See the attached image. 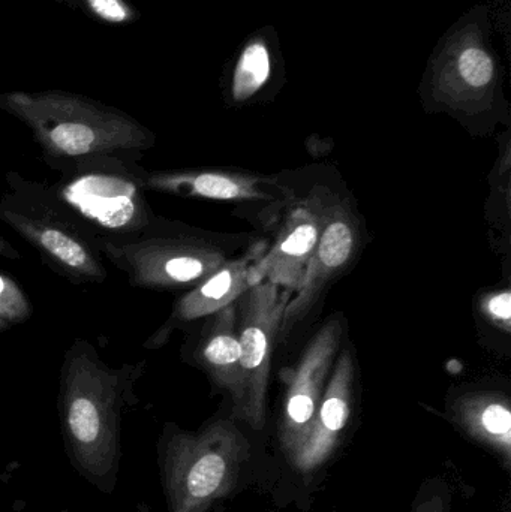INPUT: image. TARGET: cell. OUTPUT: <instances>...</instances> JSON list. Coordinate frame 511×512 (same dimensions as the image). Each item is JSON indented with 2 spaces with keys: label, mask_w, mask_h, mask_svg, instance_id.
I'll return each instance as SVG.
<instances>
[{
  "label": "cell",
  "mask_w": 511,
  "mask_h": 512,
  "mask_svg": "<svg viewBox=\"0 0 511 512\" xmlns=\"http://www.w3.org/2000/svg\"><path fill=\"white\" fill-rule=\"evenodd\" d=\"M251 441L233 417L188 432L168 423L159 439V469L170 512H207L248 478Z\"/></svg>",
  "instance_id": "cell-4"
},
{
  "label": "cell",
  "mask_w": 511,
  "mask_h": 512,
  "mask_svg": "<svg viewBox=\"0 0 511 512\" xmlns=\"http://www.w3.org/2000/svg\"><path fill=\"white\" fill-rule=\"evenodd\" d=\"M410 512H452V490L441 478H431L422 487Z\"/></svg>",
  "instance_id": "cell-20"
},
{
  "label": "cell",
  "mask_w": 511,
  "mask_h": 512,
  "mask_svg": "<svg viewBox=\"0 0 511 512\" xmlns=\"http://www.w3.org/2000/svg\"><path fill=\"white\" fill-rule=\"evenodd\" d=\"M0 110L32 132L42 159L54 171L101 155L143 158L156 134L125 111L65 90L0 93Z\"/></svg>",
  "instance_id": "cell-3"
},
{
  "label": "cell",
  "mask_w": 511,
  "mask_h": 512,
  "mask_svg": "<svg viewBox=\"0 0 511 512\" xmlns=\"http://www.w3.org/2000/svg\"><path fill=\"white\" fill-rule=\"evenodd\" d=\"M9 328L11 327H9L8 324H5V322L0 321V333H3V331H8Z\"/></svg>",
  "instance_id": "cell-24"
},
{
  "label": "cell",
  "mask_w": 511,
  "mask_h": 512,
  "mask_svg": "<svg viewBox=\"0 0 511 512\" xmlns=\"http://www.w3.org/2000/svg\"><path fill=\"white\" fill-rule=\"evenodd\" d=\"M324 222V204L303 201L288 213L272 245L254 265L255 282H270L296 292L317 246Z\"/></svg>",
  "instance_id": "cell-14"
},
{
  "label": "cell",
  "mask_w": 511,
  "mask_h": 512,
  "mask_svg": "<svg viewBox=\"0 0 511 512\" xmlns=\"http://www.w3.org/2000/svg\"><path fill=\"white\" fill-rule=\"evenodd\" d=\"M146 189L176 197L237 203H273L285 194L272 177L230 170H147Z\"/></svg>",
  "instance_id": "cell-15"
},
{
  "label": "cell",
  "mask_w": 511,
  "mask_h": 512,
  "mask_svg": "<svg viewBox=\"0 0 511 512\" xmlns=\"http://www.w3.org/2000/svg\"><path fill=\"white\" fill-rule=\"evenodd\" d=\"M266 249V243H255L245 255L228 259L215 273L180 295L164 324L156 328L143 343L144 349L158 351L167 345L174 331L185 330L194 322L210 318L219 310L236 303L249 288L257 285L254 265Z\"/></svg>",
  "instance_id": "cell-11"
},
{
  "label": "cell",
  "mask_w": 511,
  "mask_h": 512,
  "mask_svg": "<svg viewBox=\"0 0 511 512\" xmlns=\"http://www.w3.org/2000/svg\"><path fill=\"white\" fill-rule=\"evenodd\" d=\"M0 258H6V259H20L21 258L20 252H18L17 249H15L14 246H12L11 243L8 242V240L3 239L2 236H0Z\"/></svg>",
  "instance_id": "cell-23"
},
{
  "label": "cell",
  "mask_w": 511,
  "mask_h": 512,
  "mask_svg": "<svg viewBox=\"0 0 511 512\" xmlns=\"http://www.w3.org/2000/svg\"><path fill=\"white\" fill-rule=\"evenodd\" d=\"M32 315V303L17 280L0 273V321L12 328L29 321Z\"/></svg>",
  "instance_id": "cell-19"
},
{
  "label": "cell",
  "mask_w": 511,
  "mask_h": 512,
  "mask_svg": "<svg viewBox=\"0 0 511 512\" xmlns=\"http://www.w3.org/2000/svg\"><path fill=\"white\" fill-rule=\"evenodd\" d=\"M450 423L474 444L497 457L506 471L511 466L510 397L497 390H470L447 403Z\"/></svg>",
  "instance_id": "cell-17"
},
{
  "label": "cell",
  "mask_w": 511,
  "mask_h": 512,
  "mask_svg": "<svg viewBox=\"0 0 511 512\" xmlns=\"http://www.w3.org/2000/svg\"><path fill=\"white\" fill-rule=\"evenodd\" d=\"M182 352L185 358L206 372L216 387L230 396L233 403L231 417L240 421L243 411V373L240 366L236 303L207 318Z\"/></svg>",
  "instance_id": "cell-16"
},
{
  "label": "cell",
  "mask_w": 511,
  "mask_h": 512,
  "mask_svg": "<svg viewBox=\"0 0 511 512\" xmlns=\"http://www.w3.org/2000/svg\"><path fill=\"white\" fill-rule=\"evenodd\" d=\"M285 83V57L272 24L249 33L222 69L221 87L231 105H248L275 95Z\"/></svg>",
  "instance_id": "cell-13"
},
{
  "label": "cell",
  "mask_w": 511,
  "mask_h": 512,
  "mask_svg": "<svg viewBox=\"0 0 511 512\" xmlns=\"http://www.w3.org/2000/svg\"><path fill=\"white\" fill-rule=\"evenodd\" d=\"M75 11L83 12L90 20L111 27H125L137 23L140 9L129 0H57Z\"/></svg>",
  "instance_id": "cell-18"
},
{
  "label": "cell",
  "mask_w": 511,
  "mask_h": 512,
  "mask_svg": "<svg viewBox=\"0 0 511 512\" xmlns=\"http://www.w3.org/2000/svg\"><path fill=\"white\" fill-rule=\"evenodd\" d=\"M338 319L327 322L312 337L297 366L288 376L278 424V442L285 459L302 444L326 390L341 342Z\"/></svg>",
  "instance_id": "cell-9"
},
{
  "label": "cell",
  "mask_w": 511,
  "mask_h": 512,
  "mask_svg": "<svg viewBox=\"0 0 511 512\" xmlns=\"http://www.w3.org/2000/svg\"><path fill=\"white\" fill-rule=\"evenodd\" d=\"M143 158L101 155L81 159L60 171L54 195L93 234L98 243L129 242L156 218L147 201Z\"/></svg>",
  "instance_id": "cell-5"
},
{
  "label": "cell",
  "mask_w": 511,
  "mask_h": 512,
  "mask_svg": "<svg viewBox=\"0 0 511 512\" xmlns=\"http://www.w3.org/2000/svg\"><path fill=\"white\" fill-rule=\"evenodd\" d=\"M359 245L356 218L344 204L324 206V222L305 276L287 304L279 339L284 340L314 307L327 283L354 258Z\"/></svg>",
  "instance_id": "cell-12"
},
{
  "label": "cell",
  "mask_w": 511,
  "mask_h": 512,
  "mask_svg": "<svg viewBox=\"0 0 511 512\" xmlns=\"http://www.w3.org/2000/svg\"><path fill=\"white\" fill-rule=\"evenodd\" d=\"M485 310L492 321L497 322L504 330H510L511 319V294L510 291H500L492 294L486 300Z\"/></svg>",
  "instance_id": "cell-21"
},
{
  "label": "cell",
  "mask_w": 511,
  "mask_h": 512,
  "mask_svg": "<svg viewBox=\"0 0 511 512\" xmlns=\"http://www.w3.org/2000/svg\"><path fill=\"white\" fill-rule=\"evenodd\" d=\"M138 512H150L149 508H147V505L140 504L138 505Z\"/></svg>",
  "instance_id": "cell-25"
},
{
  "label": "cell",
  "mask_w": 511,
  "mask_h": 512,
  "mask_svg": "<svg viewBox=\"0 0 511 512\" xmlns=\"http://www.w3.org/2000/svg\"><path fill=\"white\" fill-rule=\"evenodd\" d=\"M293 295L290 289L261 282L249 288L236 301L237 336L243 373L240 421L254 432H260L266 424L273 348L279 339L285 309Z\"/></svg>",
  "instance_id": "cell-8"
},
{
  "label": "cell",
  "mask_w": 511,
  "mask_h": 512,
  "mask_svg": "<svg viewBox=\"0 0 511 512\" xmlns=\"http://www.w3.org/2000/svg\"><path fill=\"white\" fill-rule=\"evenodd\" d=\"M5 183L0 221L32 246L51 271L75 285L107 280L98 242L50 185L26 179L17 171H8Z\"/></svg>",
  "instance_id": "cell-6"
},
{
  "label": "cell",
  "mask_w": 511,
  "mask_h": 512,
  "mask_svg": "<svg viewBox=\"0 0 511 512\" xmlns=\"http://www.w3.org/2000/svg\"><path fill=\"white\" fill-rule=\"evenodd\" d=\"M495 14V29L500 30L504 38L507 54L510 56L511 47V0H495L492 5Z\"/></svg>",
  "instance_id": "cell-22"
},
{
  "label": "cell",
  "mask_w": 511,
  "mask_h": 512,
  "mask_svg": "<svg viewBox=\"0 0 511 512\" xmlns=\"http://www.w3.org/2000/svg\"><path fill=\"white\" fill-rule=\"evenodd\" d=\"M147 361L110 366L86 339L63 355L59 417L72 463L90 483L111 492L120 463L123 414L137 403Z\"/></svg>",
  "instance_id": "cell-1"
},
{
  "label": "cell",
  "mask_w": 511,
  "mask_h": 512,
  "mask_svg": "<svg viewBox=\"0 0 511 512\" xmlns=\"http://www.w3.org/2000/svg\"><path fill=\"white\" fill-rule=\"evenodd\" d=\"M356 366L350 352L344 351L333 364L314 421L302 444L287 460L291 471L305 484L311 483L332 462L341 447L354 411Z\"/></svg>",
  "instance_id": "cell-10"
},
{
  "label": "cell",
  "mask_w": 511,
  "mask_h": 512,
  "mask_svg": "<svg viewBox=\"0 0 511 512\" xmlns=\"http://www.w3.org/2000/svg\"><path fill=\"white\" fill-rule=\"evenodd\" d=\"M98 249L126 274L132 288L147 291L191 289L230 259L218 237L161 216L135 239L120 245L98 243Z\"/></svg>",
  "instance_id": "cell-7"
},
{
  "label": "cell",
  "mask_w": 511,
  "mask_h": 512,
  "mask_svg": "<svg viewBox=\"0 0 511 512\" xmlns=\"http://www.w3.org/2000/svg\"><path fill=\"white\" fill-rule=\"evenodd\" d=\"M419 95L429 113L450 114L474 129L491 128L509 116L491 3L471 6L441 35L426 63Z\"/></svg>",
  "instance_id": "cell-2"
}]
</instances>
